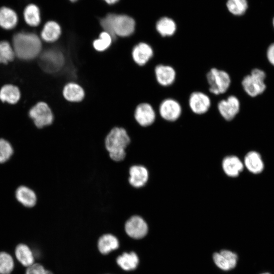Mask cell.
Wrapping results in <instances>:
<instances>
[{"instance_id": "obj_3", "label": "cell", "mask_w": 274, "mask_h": 274, "mask_svg": "<svg viewBox=\"0 0 274 274\" xmlns=\"http://www.w3.org/2000/svg\"><path fill=\"white\" fill-rule=\"evenodd\" d=\"M266 74L259 69L254 68L251 74L245 76L242 82L245 92L251 97H256L262 94L266 89L264 82Z\"/></svg>"}, {"instance_id": "obj_1", "label": "cell", "mask_w": 274, "mask_h": 274, "mask_svg": "<svg viewBox=\"0 0 274 274\" xmlns=\"http://www.w3.org/2000/svg\"><path fill=\"white\" fill-rule=\"evenodd\" d=\"M130 142V138L125 128L120 126L111 128L105 139V146L110 159L116 162L123 161Z\"/></svg>"}, {"instance_id": "obj_36", "label": "cell", "mask_w": 274, "mask_h": 274, "mask_svg": "<svg viewBox=\"0 0 274 274\" xmlns=\"http://www.w3.org/2000/svg\"><path fill=\"white\" fill-rule=\"evenodd\" d=\"M104 1H105L108 4H109V5H113L119 1V0H104Z\"/></svg>"}, {"instance_id": "obj_32", "label": "cell", "mask_w": 274, "mask_h": 274, "mask_svg": "<svg viewBox=\"0 0 274 274\" xmlns=\"http://www.w3.org/2000/svg\"><path fill=\"white\" fill-rule=\"evenodd\" d=\"M14 266V261L10 255L4 252H0V274H10Z\"/></svg>"}, {"instance_id": "obj_27", "label": "cell", "mask_w": 274, "mask_h": 274, "mask_svg": "<svg viewBox=\"0 0 274 274\" xmlns=\"http://www.w3.org/2000/svg\"><path fill=\"white\" fill-rule=\"evenodd\" d=\"M15 255L18 260L23 266L29 267L33 264V254L26 245L22 244L18 245L15 250Z\"/></svg>"}, {"instance_id": "obj_20", "label": "cell", "mask_w": 274, "mask_h": 274, "mask_svg": "<svg viewBox=\"0 0 274 274\" xmlns=\"http://www.w3.org/2000/svg\"><path fill=\"white\" fill-rule=\"evenodd\" d=\"M223 169L225 174L230 177L237 176L243 169V164L236 156L225 157L222 162Z\"/></svg>"}, {"instance_id": "obj_29", "label": "cell", "mask_w": 274, "mask_h": 274, "mask_svg": "<svg viewBox=\"0 0 274 274\" xmlns=\"http://www.w3.org/2000/svg\"><path fill=\"white\" fill-rule=\"evenodd\" d=\"M113 37L108 32L103 31L100 33L97 39L92 43L94 49L98 52H102L107 50L111 45Z\"/></svg>"}, {"instance_id": "obj_17", "label": "cell", "mask_w": 274, "mask_h": 274, "mask_svg": "<svg viewBox=\"0 0 274 274\" xmlns=\"http://www.w3.org/2000/svg\"><path fill=\"white\" fill-rule=\"evenodd\" d=\"M64 98L71 102L81 101L85 97V91L79 84L69 82L65 85L62 90Z\"/></svg>"}, {"instance_id": "obj_11", "label": "cell", "mask_w": 274, "mask_h": 274, "mask_svg": "<svg viewBox=\"0 0 274 274\" xmlns=\"http://www.w3.org/2000/svg\"><path fill=\"white\" fill-rule=\"evenodd\" d=\"M134 118L140 126L146 127L151 125L154 122L156 114L150 104L143 102L139 104L135 108Z\"/></svg>"}, {"instance_id": "obj_2", "label": "cell", "mask_w": 274, "mask_h": 274, "mask_svg": "<svg viewBox=\"0 0 274 274\" xmlns=\"http://www.w3.org/2000/svg\"><path fill=\"white\" fill-rule=\"evenodd\" d=\"M13 49L15 54L20 59H32L40 54L42 43L35 33L20 32L13 38Z\"/></svg>"}, {"instance_id": "obj_23", "label": "cell", "mask_w": 274, "mask_h": 274, "mask_svg": "<svg viewBox=\"0 0 274 274\" xmlns=\"http://www.w3.org/2000/svg\"><path fill=\"white\" fill-rule=\"evenodd\" d=\"M156 29L162 37H170L175 33L177 25L174 20L172 18L168 17H163L157 21Z\"/></svg>"}, {"instance_id": "obj_6", "label": "cell", "mask_w": 274, "mask_h": 274, "mask_svg": "<svg viewBox=\"0 0 274 274\" xmlns=\"http://www.w3.org/2000/svg\"><path fill=\"white\" fill-rule=\"evenodd\" d=\"M135 22L130 16L125 14H113L112 19V34L114 39L116 36L127 37L134 31Z\"/></svg>"}, {"instance_id": "obj_26", "label": "cell", "mask_w": 274, "mask_h": 274, "mask_svg": "<svg viewBox=\"0 0 274 274\" xmlns=\"http://www.w3.org/2000/svg\"><path fill=\"white\" fill-rule=\"evenodd\" d=\"M20 92L15 86L8 84L2 87L0 90V99L9 104H16L20 99Z\"/></svg>"}, {"instance_id": "obj_25", "label": "cell", "mask_w": 274, "mask_h": 274, "mask_svg": "<svg viewBox=\"0 0 274 274\" xmlns=\"http://www.w3.org/2000/svg\"><path fill=\"white\" fill-rule=\"evenodd\" d=\"M138 255L133 252L124 253L117 258V263L123 270L129 271L135 269L139 264Z\"/></svg>"}, {"instance_id": "obj_4", "label": "cell", "mask_w": 274, "mask_h": 274, "mask_svg": "<svg viewBox=\"0 0 274 274\" xmlns=\"http://www.w3.org/2000/svg\"><path fill=\"white\" fill-rule=\"evenodd\" d=\"M39 63L46 72L54 73L60 71L65 63V58L62 52L51 48L43 52L40 56Z\"/></svg>"}, {"instance_id": "obj_30", "label": "cell", "mask_w": 274, "mask_h": 274, "mask_svg": "<svg viewBox=\"0 0 274 274\" xmlns=\"http://www.w3.org/2000/svg\"><path fill=\"white\" fill-rule=\"evenodd\" d=\"M226 7L229 12L235 16L243 15L247 10V0H227Z\"/></svg>"}, {"instance_id": "obj_19", "label": "cell", "mask_w": 274, "mask_h": 274, "mask_svg": "<svg viewBox=\"0 0 274 274\" xmlns=\"http://www.w3.org/2000/svg\"><path fill=\"white\" fill-rule=\"evenodd\" d=\"M17 200L26 207H32L36 204L37 198L35 192L27 187H19L15 193Z\"/></svg>"}, {"instance_id": "obj_7", "label": "cell", "mask_w": 274, "mask_h": 274, "mask_svg": "<svg viewBox=\"0 0 274 274\" xmlns=\"http://www.w3.org/2000/svg\"><path fill=\"white\" fill-rule=\"evenodd\" d=\"M29 116L39 128L49 126L54 121L53 114L50 108L45 102H39L31 108L29 112Z\"/></svg>"}, {"instance_id": "obj_37", "label": "cell", "mask_w": 274, "mask_h": 274, "mask_svg": "<svg viewBox=\"0 0 274 274\" xmlns=\"http://www.w3.org/2000/svg\"><path fill=\"white\" fill-rule=\"evenodd\" d=\"M259 274H271V273L269 272H261Z\"/></svg>"}, {"instance_id": "obj_8", "label": "cell", "mask_w": 274, "mask_h": 274, "mask_svg": "<svg viewBox=\"0 0 274 274\" xmlns=\"http://www.w3.org/2000/svg\"><path fill=\"white\" fill-rule=\"evenodd\" d=\"M124 229L129 237L137 239L144 237L148 232L147 222L139 215H133L128 218L124 223Z\"/></svg>"}, {"instance_id": "obj_35", "label": "cell", "mask_w": 274, "mask_h": 274, "mask_svg": "<svg viewBox=\"0 0 274 274\" xmlns=\"http://www.w3.org/2000/svg\"><path fill=\"white\" fill-rule=\"evenodd\" d=\"M266 55L268 61L274 66V43L268 47Z\"/></svg>"}, {"instance_id": "obj_28", "label": "cell", "mask_w": 274, "mask_h": 274, "mask_svg": "<svg viewBox=\"0 0 274 274\" xmlns=\"http://www.w3.org/2000/svg\"><path fill=\"white\" fill-rule=\"evenodd\" d=\"M25 22L30 26H37L41 21L40 12L39 8L34 4L28 5L24 11Z\"/></svg>"}, {"instance_id": "obj_14", "label": "cell", "mask_w": 274, "mask_h": 274, "mask_svg": "<svg viewBox=\"0 0 274 274\" xmlns=\"http://www.w3.org/2000/svg\"><path fill=\"white\" fill-rule=\"evenodd\" d=\"M211 105L210 97L202 92H193L189 96V105L191 111L195 114L201 115L206 113L210 109Z\"/></svg>"}, {"instance_id": "obj_33", "label": "cell", "mask_w": 274, "mask_h": 274, "mask_svg": "<svg viewBox=\"0 0 274 274\" xmlns=\"http://www.w3.org/2000/svg\"><path fill=\"white\" fill-rule=\"evenodd\" d=\"M13 150L11 145L4 139H0V163L8 161L12 156Z\"/></svg>"}, {"instance_id": "obj_16", "label": "cell", "mask_w": 274, "mask_h": 274, "mask_svg": "<svg viewBox=\"0 0 274 274\" xmlns=\"http://www.w3.org/2000/svg\"><path fill=\"white\" fill-rule=\"evenodd\" d=\"M155 75L157 82L163 86L171 85L175 81L176 73L171 66L158 64L155 68Z\"/></svg>"}, {"instance_id": "obj_9", "label": "cell", "mask_w": 274, "mask_h": 274, "mask_svg": "<svg viewBox=\"0 0 274 274\" xmlns=\"http://www.w3.org/2000/svg\"><path fill=\"white\" fill-rule=\"evenodd\" d=\"M128 183L135 189L145 187L149 178L148 169L145 166L141 164L131 165L128 170Z\"/></svg>"}, {"instance_id": "obj_15", "label": "cell", "mask_w": 274, "mask_h": 274, "mask_svg": "<svg viewBox=\"0 0 274 274\" xmlns=\"http://www.w3.org/2000/svg\"><path fill=\"white\" fill-rule=\"evenodd\" d=\"M131 56L136 64L140 66H143L153 56V50L148 44L145 42H140L133 48Z\"/></svg>"}, {"instance_id": "obj_10", "label": "cell", "mask_w": 274, "mask_h": 274, "mask_svg": "<svg viewBox=\"0 0 274 274\" xmlns=\"http://www.w3.org/2000/svg\"><path fill=\"white\" fill-rule=\"evenodd\" d=\"M238 258L236 253L228 250L215 252L213 255L215 264L221 269L226 271L235 268L238 264Z\"/></svg>"}, {"instance_id": "obj_5", "label": "cell", "mask_w": 274, "mask_h": 274, "mask_svg": "<svg viewBox=\"0 0 274 274\" xmlns=\"http://www.w3.org/2000/svg\"><path fill=\"white\" fill-rule=\"evenodd\" d=\"M211 93L219 95L225 93L229 88L231 79L229 75L223 70L211 68L207 75Z\"/></svg>"}, {"instance_id": "obj_21", "label": "cell", "mask_w": 274, "mask_h": 274, "mask_svg": "<svg viewBox=\"0 0 274 274\" xmlns=\"http://www.w3.org/2000/svg\"><path fill=\"white\" fill-rule=\"evenodd\" d=\"M117 238L111 233H107L101 236L98 241V248L100 252L107 254L119 247Z\"/></svg>"}, {"instance_id": "obj_13", "label": "cell", "mask_w": 274, "mask_h": 274, "mask_svg": "<svg viewBox=\"0 0 274 274\" xmlns=\"http://www.w3.org/2000/svg\"><path fill=\"white\" fill-rule=\"evenodd\" d=\"M159 112L161 117L168 121H175L180 116L182 108L180 104L175 99L166 98L160 104Z\"/></svg>"}, {"instance_id": "obj_38", "label": "cell", "mask_w": 274, "mask_h": 274, "mask_svg": "<svg viewBox=\"0 0 274 274\" xmlns=\"http://www.w3.org/2000/svg\"><path fill=\"white\" fill-rule=\"evenodd\" d=\"M70 1L72 2H75L77 1V0H70Z\"/></svg>"}, {"instance_id": "obj_22", "label": "cell", "mask_w": 274, "mask_h": 274, "mask_svg": "<svg viewBox=\"0 0 274 274\" xmlns=\"http://www.w3.org/2000/svg\"><path fill=\"white\" fill-rule=\"evenodd\" d=\"M18 17L16 13L7 7L0 9V26L6 29H11L16 25Z\"/></svg>"}, {"instance_id": "obj_24", "label": "cell", "mask_w": 274, "mask_h": 274, "mask_svg": "<svg viewBox=\"0 0 274 274\" xmlns=\"http://www.w3.org/2000/svg\"><path fill=\"white\" fill-rule=\"evenodd\" d=\"M245 164L251 173L258 174L263 169L264 165L260 154L255 151L248 153L245 158Z\"/></svg>"}, {"instance_id": "obj_31", "label": "cell", "mask_w": 274, "mask_h": 274, "mask_svg": "<svg viewBox=\"0 0 274 274\" xmlns=\"http://www.w3.org/2000/svg\"><path fill=\"white\" fill-rule=\"evenodd\" d=\"M15 54L13 48L7 41L0 42V63L7 64L12 61Z\"/></svg>"}, {"instance_id": "obj_39", "label": "cell", "mask_w": 274, "mask_h": 274, "mask_svg": "<svg viewBox=\"0 0 274 274\" xmlns=\"http://www.w3.org/2000/svg\"><path fill=\"white\" fill-rule=\"evenodd\" d=\"M272 24H273V27H274V18L273 19Z\"/></svg>"}, {"instance_id": "obj_34", "label": "cell", "mask_w": 274, "mask_h": 274, "mask_svg": "<svg viewBox=\"0 0 274 274\" xmlns=\"http://www.w3.org/2000/svg\"><path fill=\"white\" fill-rule=\"evenodd\" d=\"M25 274H53L51 271L46 270L40 264H33L29 266Z\"/></svg>"}, {"instance_id": "obj_18", "label": "cell", "mask_w": 274, "mask_h": 274, "mask_svg": "<svg viewBox=\"0 0 274 274\" xmlns=\"http://www.w3.org/2000/svg\"><path fill=\"white\" fill-rule=\"evenodd\" d=\"M61 34L60 25L54 21H49L45 23L41 36L42 39L47 42H54L57 41Z\"/></svg>"}, {"instance_id": "obj_12", "label": "cell", "mask_w": 274, "mask_h": 274, "mask_svg": "<svg viewBox=\"0 0 274 274\" xmlns=\"http://www.w3.org/2000/svg\"><path fill=\"white\" fill-rule=\"evenodd\" d=\"M218 109L224 119L227 121L231 120L239 111V100L235 96L230 95L218 102Z\"/></svg>"}]
</instances>
